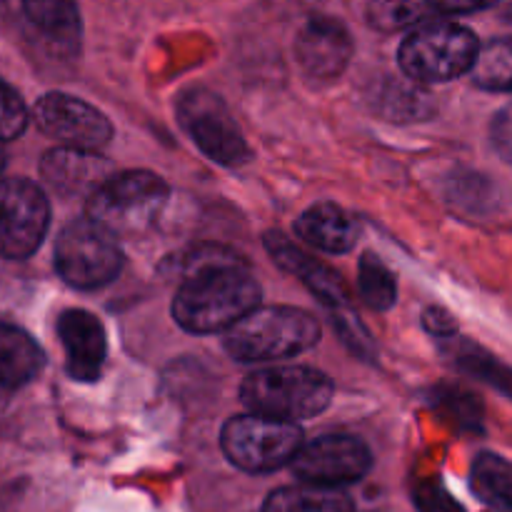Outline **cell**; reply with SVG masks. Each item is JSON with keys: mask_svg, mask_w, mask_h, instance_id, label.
I'll use <instances>...</instances> for the list:
<instances>
[{"mask_svg": "<svg viewBox=\"0 0 512 512\" xmlns=\"http://www.w3.org/2000/svg\"><path fill=\"white\" fill-rule=\"evenodd\" d=\"M3 395H5V393H3V390H0V398H3Z\"/></svg>", "mask_w": 512, "mask_h": 512, "instance_id": "f546056e", "label": "cell"}, {"mask_svg": "<svg viewBox=\"0 0 512 512\" xmlns=\"http://www.w3.org/2000/svg\"><path fill=\"white\" fill-rule=\"evenodd\" d=\"M258 280L223 248L198 250L185 263L183 283L173 300V318L193 335L228 333L260 308Z\"/></svg>", "mask_w": 512, "mask_h": 512, "instance_id": "6da1fadb", "label": "cell"}, {"mask_svg": "<svg viewBox=\"0 0 512 512\" xmlns=\"http://www.w3.org/2000/svg\"><path fill=\"white\" fill-rule=\"evenodd\" d=\"M58 338L65 350V368L78 383H93L103 373L108 358V335L98 315L88 310L70 308L58 318Z\"/></svg>", "mask_w": 512, "mask_h": 512, "instance_id": "7c38bea8", "label": "cell"}, {"mask_svg": "<svg viewBox=\"0 0 512 512\" xmlns=\"http://www.w3.org/2000/svg\"><path fill=\"white\" fill-rule=\"evenodd\" d=\"M490 135H493V145L500 153V158L512 165V103L505 105V108L495 115Z\"/></svg>", "mask_w": 512, "mask_h": 512, "instance_id": "4316f807", "label": "cell"}, {"mask_svg": "<svg viewBox=\"0 0 512 512\" xmlns=\"http://www.w3.org/2000/svg\"><path fill=\"white\" fill-rule=\"evenodd\" d=\"M28 23L43 35L48 43L68 50L80 43V13L73 3L65 0H33L23 5Z\"/></svg>", "mask_w": 512, "mask_h": 512, "instance_id": "ac0fdd59", "label": "cell"}, {"mask_svg": "<svg viewBox=\"0 0 512 512\" xmlns=\"http://www.w3.org/2000/svg\"><path fill=\"white\" fill-rule=\"evenodd\" d=\"M265 248H268L270 258L275 260V265H280L285 273L303 280L305 288H308L315 298H320L325 305H330V308L335 310L348 308V300H350L348 288H345L343 278H340L333 268H328L325 263H318L315 258H310L308 253L295 248V245L280 233L265 235Z\"/></svg>", "mask_w": 512, "mask_h": 512, "instance_id": "5bb4252c", "label": "cell"}, {"mask_svg": "<svg viewBox=\"0 0 512 512\" xmlns=\"http://www.w3.org/2000/svg\"><path fill=\"white\" fill-rule=\"evenodd\" d=\"M358 293L373 310H390L398 300V280L375 253H365L360 258Z\"/></svg>", "mask_w": 512, "mask_h": 512, "instance_id": "7402d4cb", "label": "cell"}, {"mask_svg": "<svg viewBox=\"0 0 512 512\" xmlns=\"http://www.w3.org/2000/svg\"><path fill=\"white\" fill-rule=\"evenodd\" d=\"M305 445L298 423L265 418V415H238L223 425L220 448L225 458L245 473H273L295 460Z\"/></svg>", "mask_w": 512, "mask_h": 512, "instance_id": "52a82bcc", "label": "cell"}, {"mask_svg": "<svg viewBox=\"0 0 512 512\" xmlns=\"http://www.w3.org/2000/svg\"><path fill=\"white\" fill-rule=\"evenodd\" d=\"M175 113L190 140L213 163L235 168L248 160L250 150L243 130L218 93L208 88L183 90L175 103Z\"/></svg>", "mask_w": 512, "mask_h": 512, "instance_id": "ba28073f", "label": "cell"}, {"mask_svg": "<svg viewBox=\"0 0 512 512\" xmlns=\"http://www.w3.org/2000/svg\"><path fill=\"white\" fill-rule=\"evenodd\" d=\"M423 323H425V328H428L430 333L435 335V338H453L455 330H458V328H455V320L440 308L425 310Z\"/></svg>", "mask_w": 512, "mask_h": 512, "instance_id": "83f0119b", "label": "cell"}, {"mask_svg": "<svg viewBox=\"0 0 512 512\" xmlns=\"http://www.w3.org/2000/svg\"><path fill=\"white\" fill-rule=\"evenodd\" d=\"M55 270L78 290L110 285L123 270V248L118 235L83 215L60 230L55 243Z\"/></svg>", "mask_w": 512, "mask_h": 512, "instance_id": "5b68a950", "label": "cell"}, {"mask_svg": "<svg viewBox=\"0 0 512 512\" xmlns=\"http://www.w3.org/2000/svg\"><path fill=\"white\" fill-rule=\"evenodd\" d=\"M40 173L63 195H90L110 178V168L100 155L73 148H55L43 155Z\"/></svg>", "mask_w": 512, "mask_h": 512, "instance_id": "9a60e30c", "label": "cell"}, {"mask_svg": "<svg viewBox=\"0 0 512 512\" xmlns=\"http://www.w3.org/2000/svg\"><path fill=\"white\" fill-rule=\"evenodd\" d=\"M480 43L475 33L453 20H430L400 43L398 63L418 83H450L473 73Z\"/></svg>", "mask_w": 512, "mask_h": 512, "instance_id": "277c9868", "label": "cell"}, {"mask_svg": "<svg viewBox=\"0 0 512 512\" xmlns=\"http://www.w3.org/2000/svg\"><path fill=\"white\" fill-rule=\"evenodd\" d=\"M28 128V108L18 90L0 80V143L15 140Z\"/></svg>", "mask_w": 512, "mask_h": 512, "instance_id": "d4e9b609", "label": "cell"}, {"mask_svg": "<svg viewBox=\"0 0 512 512\" xmlns=\"http://www.w3.org/2000/svg\"><path fill=\"white\" fill-rule=\"evenodd\" d=\"M50 225V203L25 178L0 180V255L23 260L43 243Z\"/></svg>", "mask_w": 512, "mask_h": 512, "instance_id": "9c48e42d", "label": "cell"}, {"mask_svg": "<svg viewBox=\"0 0 512 512\" xmlns=\"http://www.w3.org/2000/svg\"><path fill=\"white\" fill-rule=\"evenodd\" d=\"M263 512H355V508L343 490L300 483L270 493Z\"/></svg>", "mask_w": 512, "mask_h": 512, "instance_id": "ffe728a7", "label": "cell"}, {"mask_svg": "<svg viewBox=\"0 0 512 512\" xmlns=\"http://www.w3.org/2000/svg\"><path fill=\"white\" fill-rule=\"evenodd\" d=\"M320 323L308 310L290 305L258 308L225 333V350L238 363H273L315 348Z\"/></svg>", "mask_w": 512, "mask_h": 512, "instance_id": "7a4b0ae2", "label": "cell"}, {"mask_svg": "<svg viewBox=\"0 0 512 512\" xmlns=\"http://www.w3.org/2000/svg\"><path fill=\"white\" fill-rule=\"evenodd\" d=\"M335 395L333 380L325 373L303 365L265 368L250 373L240 385V400L255 415L298 423L315 418Z\"/></svg>", "mask_w": 512, "mask_h": 512, "instance_id": "3957f363", "label": "cell"}, {"mask_svg": "<svg viewBox=\"0 0 512 512\" xmlns=\"http://www.w3.org/2000/svg\"><path fill=\"white\" fill-rule=\"evenodd\" d=\"M470 488L493 512H512V463L503 455L480 453L470 468Z\"/></svg>", "mask_w": 512, "mask_h": 512, "instance_id": "d6986e66", "label": "cell"}, {"mask_svg": "<svg viewBox=\"0 0 512 512\" xmlns=\"http://www.w3.org/2000/svg\"><path fill=\"white\" fill-rule=\"evenodd\" d=\"M295 58L310 78L333 80L348 68L353 58V38L338 20L310 18L298 30Z\"/></svg>", "mask_w": 512, "mask_h": 512, "instance_id": "4fadbf2b", "label": "cell"}, {"mask_svg": "<svg viewBox=\"0 0 512 512\" xmlns=\"http://www.w3.org/2000/svg\"><path fill=\"white\" fill-rule=\"evenodd\" d=\"M473 83L490 93H512V38H495L480 48Z\"/></svg>", "mask_w": 512, "mask_h": 512, "instance_id": "44dd1931", "label": "cell"}, {"mask_svg": "<svg viewBox=\"0 0 512 512\" xmlns=\"http://www.w3.org/2000/svg\"><path fill=\"white\" fill-rule=\"evenodd\" d=\"M415 508L418 512H465L463 505L448 493L440 483L428 480V483H420L415 488Z\"/></svg>", "mask_w": 512, "mask_h": 512, "instance_id": "484cf974", "label": "cell"}, {"mask_svg": "<svg viewBox=\"0 0 512 512\" xmlns=\"http://www.w3.org/2000/svg\"><path fill=\"white\" fill-rule=\"evenodd\" d=\"M295 233L323 253L340 255L355 248L360 225L353 213L335 203H315L295 220Z\"/></svg>", "mask_w": 512, "mask_h": 512, "instance_id": "2e32d148", "label": "cell"}, {"mask_svg": "<svg viewBox=\"0 0 512 512\" xmlns=\"http://www.w3.org/2000/svg\"><path fill=\"white\" fill-rule=\"evenodd\" d=\"M373 468V453L368 445L350 435H323L300 448L290 470L298 480L318 488L353 485Z\"/></svg>", "mask_w": 512, "mask_h": 512, "instance_id": "30bf717a", "label": "cell"}, {"mask_svg": "<svg viewBox=\"0 0 512 512\" xmlns=\"http://www.w3.org/2000/svg\"><path fill=\"white\" fill-rule=\"evenodd\" d=\"M443 15L440 3H373L368 5V20L373 28L393 33V30L410 28V25H425Z\"/></svg>", "mask_w": 512, "mask_h": 512, "instance_id": "603a6c76", "label": "cell"}, {"mask_svg": "<svg viewBox=\"0 0 512 512\" xmlns=\"http://www.w3.org/2000/svg\"><path fill=\"white\" fill-rule=\"evenodd\" d=\"M3 168H5V153L3 148H0V173H3Z\"/></svg>", "mask_w": 512, "mask_h": 512, "instance_id": "f1b7e54d", "label": "cell"}, {"mask_svg": "<svg viewBox=\"0 0 512 512\" xmlns=\"http://www.w3.org/2000/svg\"><path fill=\"white\" fill-rule=\"evenodd\" d=\"M45 353L23 328L0 323V390L10 393L40 375Z\"/></svg>", "mask_w": 512, "mask_h": 512, "instance_id": "e0dca14e", "label": "cell"}, {"mask_svg": "<svg viewBox=\"0 0 512 512\" xmlns=\"http://www.w3.org/2000/svg\"><path fill=\"white\" fill-rule=\"evenodd\" d=\"M35 123L50 138L60 140L63 148L95 153L110 143L113 125L85 100L68 93H48L35 103Z\"/></svg>", "mask_w": 512, "mask_h": 512, "instance_id": "8fae6325", "label": "cell"}, {"mask_svg": "<svg viewBox=\"0 0 512 512\" xmlns=\"http://www.w3.org/2000/svg\"><path fill=\"white\" fill-rule=\"evenodd\" d=\"M168 203V185L150 170L115 173L88 198V218L110 233H140Z\"/></svg>", "mask_w": 512, "mask_h": 512, "instance_id": "8992f818", "label": "cell"}, {"mask_svg": "<svg viewBox=\"0 0 512 512\" xmlns=\"http://www.w3.org/2000/svg\"><path fill=\"white\" fill-rule=\"evenodd\" d=\"M458 365L465 370V373H473L485 378V383L495 385L498 390H503L505 395L512 398V370L500 365L498 360L485 355L483 350L470 348V353H460L458 355Z\"/></svg>", "mask_w": 512, "mask_h": 512, "instance_id": "cb8c5ba5", "label": "cell"}]
</instances>
